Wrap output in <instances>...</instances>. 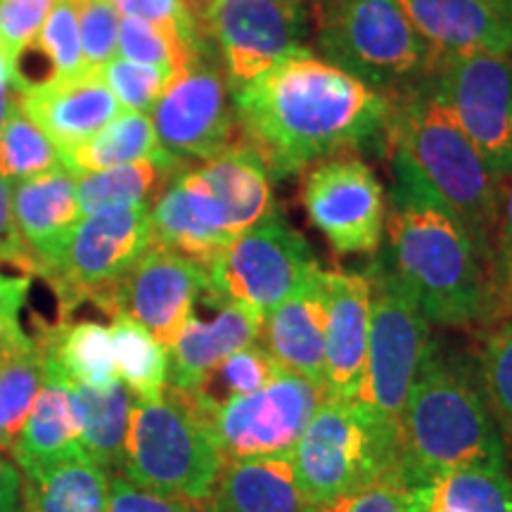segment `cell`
<instances>
[{"label":"cell","mask_w":512,"mask_h":512,"mask_svg":"<svg viewBox=\"0 0 512 512\" xmlns=\"http://www.w3.org/2000/svg\"><path fill=\"white\" fill-rule=\"evenodd\" d=\"M240 140L271 178L302 174L347 150H387L392 98L323 62L290 57L233 93Z\"/></svg>","instance_id":"obj_1"},{"label":"cell","mask_w":512,"mask_h":512,"mask_svg":"<svg viewBox=\"0 0 512 512\" xmlns=\"http://www.w3.org/2000/svg\"><path fill=\"white\" fill-rule=\"evenodd\" d=\"M387 247L380 254L427 320L470 328L498 311V268L399 147L389 145Z\"/></svg>","instance_id":"obj_2"},{"label":"cell","mask_w":512,"mask_h":512,"mask_svg":"<svg viewBox=\"0 0 512 512\" xmlns=\"http://www.w3.org/2000/svg\"><path fill=\"white\" fill-rule=\"evenodd\" d=\"M472 465H505L482 377L437 342L422 358L399 425V477L411 486Z\"/></svg>","instance_id":"obj_3"},{"label":"cell","mask_w":512,"mask_h":512,"mask_svg":"<svg viewBox=\"0 0 512 512\" xmlns=\"http://www.w3.org/2000/svg\"><path fill=\"white\" fill-rule=\"evenodd\" d=\"M392 102L387 147L394 145L403 150L430 188L458 216L477 247L501 264V178L489 169L486 159L465 136L430 79L413 91L392 98Z\"/></svg>","instance_id":"obj_4"},{"label":"cell","mask_w":512,"mask_h":512,"mask_svg":"<svg viewBox=\"0 0 512 512\" xmlns=\"http://www.w3.org/2000/svg\"><path fill=\"white\" fill-rule=\"evenodd\" d=\"M313 53L366 83L399 98L430 79L437 55L396 0H309Z\"/></svg>","instance_id":"obj_5"},{"label":"cell","mask_w":512,"mask_h":512,"mask_svg":"<svg viewBox=\"0 0 512 512\" xmlns=\"http://www.w3.org/2000/svg\"><path fill=\"white\" fill-rule=\"evenodd\" d=\"M226 456L211 422L188 394L166 387L159 401L131 403L119 475L166 498L207 501Z\"/></svg>","instance_id":"obj_6"},{"label":"cell","mask_w":512,"mask_h":512,"mask_svg":"<svg viewBox=\"0 0 512 512\" xmlns=\"http://www.w3.org/2000/svg\"><path fill=\"white\" fill-rule=\"evenodd\" d=\"M292 467L306 505L399 477V425L361 401L323 399L294 446Z\"/></svg>","instance_id":"obj_7"},{"label":"cell","mask_w":512,"mask_h":512,"mask_svg":"<svg viewBox=\"0 0 512 512\" xmlns=\"http://www.w3.org/2000/svg\"><path fill=\"white\" fill-rule=\"evenodd\" d=\"M370 280V337L356 401L382 420L401 425L408 394L430 347V320L392 266L377 256Z\"/></svg>","instance_id":"obj_8"},{"label":"cell","mask_w":512,"mask_h":512,"mask_svg":"<svg viewBox=\"0 0 512 512\" xmlns=\"http://www.w3.org/2000/svg\"><path fill=\"white\" fill-rule=\"evenodd\" d=\"M150 247V207L105 209L81 216L46 273L60 299L62 320L83 302H93L112 316L117 287Z\"/></svg>","instance_id":"obj_9"},{"label":"cell","mask_w":512,"mask_h":512,"mask_svg":"<svg viewBox=\"0 0 512 512\" xmlns=\"http://www.w3.org/2000/svg\"><path fill=\"white\" fill-rule=\"evenodd\" d=\"M320 271L313 249L278 209L230 240L214 266L209 287L223 297L271 313Z\"/></svg>","instance_id":"obj_10"},{"label":"cell","mask_w":512,"mask_h":512,"mask_svg":"<svg viewBox=\"0 0 512 512\" xmlns=\"http://www.w3.org/2000/svg\"><path fill=\"white\" fill-rule=\"evenodd\" d=\"M202 31L226 72L230 93L290 57L313 53L309 0H216Z\"/></svg>","instance_id":"obj_11"},{"label":"cell","mask_w":512,"mask_h":512,"mask_svg":"<svg viewBox=\"0 0 512 512\" xmlns=\"http://www.w3.org/2000/svg\"><path fill=\"white\" fill-rule=\"evenodd\" d=\"M430 83L489 169L512 178V53L437 57Z\"/></svg>","instance_id":"obj_12"},{"label":"cell","mask_w":512,"mask_h":512,"mask_svg":"<svg viewBox=\"0 0 512 512\" xmlns=\"http://www.w3.org/2000/svg\"><path fill=\"white\" fill-rule=\"evenodd\" d=\"M299 200L311 226L339 256H375L382 247L387 195L361 157L335 155L311 164Z\"/></svg>","instance_id":"obj_13"},{"label":"cell","mask_w":512,"mask_h":512,"mask_svg":"<svg viewBox=\"0 0 512 512\" xmlns=\"http://www.w3.org/2000/svg\"><path fill=\"white\" fill-rule=\"evenodd\" d=\"M150 112L159 143L181 159L209 162L240 138L233 93L214 48L171 76Z\"/></svg>","instance_id":"obj_14"},{"label":"cell","mask_w":512,"mask_h":512,"mask_svg":"<svg viewBox=\"0 0 512 512\" xmlns=\"http://www.w3.org/2000/svg\"><path fill=\"white\" fill-rule=\"evenodd\" d=\"M323 399V389L280 368L264 389L223 403L207 418L226 463L290 458Z\"/></svg>","instance_id":"obj_15"},{"label":"cell","mask_w":512,"mask_h":512,"mask_svg":"<svg viewBox=\"0 0 512 512\" xmlns=\"http://www.w3.org/2000/svg\"><path fill=\"white\" fill-rule=\"evenodd\" d=\"M207 287V268L152 242L117 287L112 316L126 313L138 320L169 351Z\"/></svg>","instance_id":"obj_16"},{"label":"cell","mask_w":512,"mask_h":512,"mask_svg":"<svg viewBox=\"0 0 512 512\" xmlns=\"http://www.w3.org/2000/svg\"><path fill=\"white\" fill-rule=\"evenodd\" d=\"M183 183L202 221L226 240H235L275 209L264 159L240 138L200 169H185Z\"/></svg>","instance_id":"obj_17"},{"label":"cell","mask_w":512,"mask_h":512,"mask_svg":"<svg viewBox=\"0 0 512 512\" xmlns=\"http://www.w3.org/2000/svg\"><path fill=\"white\" fill-rule=\"evenodd\" d=\"M204 302L209 304L211 313L200 316L197 309H192L174 347L166 351L169 356L166 387L183 394L195 392L204 375L219 366L223 358L254 344L264 328V313L233 302L211 287L204 290Z\"/></svg>","instance_id":"obj_18"},{"label":"cell","mask_w":512,"mask_h":512,"mask_svg":"<svg viewBox=\"0 0 512 512\" xmlns=\"http://www.w3.org/2000/svg\"><path fill=\"white\" fill-rule=\"evenodd\" d=\"M325 399L356 401L370 337V280L366 273H325Z\"/></svg>","instance_id":"obj_19"},{"label":"cell","mask_w":512,"mask_h":512,"mask_svg":"<svg viewBox=\"0 0 512 512\" xmlns=\"http://www.w3.org/2000/svg\"><path fill=\"white\" fill-rule=\"evenodd\" d=\"M19 110L34 121L57 152L86 143L121 112L100 72L48 79L19 91Z\"/></svg>","instance_id":"obj_20"},{"label":"cell","mask_w":512,"mask_h":512,"mask_svg":"<svg viewBox=\"0 0 512 512\" xmlns=\"http://www.w3.org/2000/svg\"><path fill=\"white\" fill-rule=\"evenodd\" d=\"M437 57L512 53V0H396Z\"/></svg>","instance_id":"obj_21"},{"label":"cell","mask_w":512,"mask_h":512,"mask_svg":"<svg viewBox=\"0 0 512 512\" xmlns=\"http://www.w3.org/2000/svg\"><path fill=\"white\" fill-rule=\"evenodd\" d=\"M325 302L323 268L297 294L264 316V349L283 370L302 375L325 394Z\"/></svg>","instance_id":"obj_22"},{"label":"cell","mask_w":512,"mask_h":512,"mask_svg":"<svg viewBox=\"0 0 512 512\" xmlns=\"http://www.w3.org/2000/svg\"><path fill=\"white\" fill-rule=\"evenodd\" d=\"M12 211L19 235L36 259L38 275L46 278L69 233L81 221L76 176L57 166L48 174L17 181L12 185Z\"/></svg>","instance_id":"obj_23"},{"label":"cell","mask_w":512,"mask_h":512,"mask_svg":"<svg viewBox=\"0 0 512 512\" xmlns=\"http://www.w3.org/2000/svg\"><path fill=\"white\" fill-rule=\"evenodd\" d=\"M79 451H83L81 420L72 382L53 366L46 354V377L10 456L22 472Z\"/></svg>","instance_id":"obj_24"},{"label":"cell","mask_w":512,"mask_h":512,"mask_svg":"<svg viewBox=\"0 0 512 512\" xmlns=\"http://www.w3.org/2000/svg\"><path fill=\"white\" fill-rule=\"evenodd\" d=\"M202 512H306L290 458L228 460Z\"/></svg>","instance_id":"obj_25"},{"label":"cell","mask_w":512,"mask_h":512,"mask_svg":"<svg viewBox=\"0 0 512 512\" xmlns=\"http://www.w3.org/2000/svg\"><path fill=\"white\" fill-rule=\"evenodd\" d=\"M110 479L86 451L22 470V512H107Z\"/></svg>","instance_id":"obj_26"},{"label":"cell","mask_w":512,"mask_h":512,"mask_svg":"<svg viewBox=\"0 0 512 512\" xmlns=\"http://www.w3.org/2000/svg\"><path fill=\"white\" fill-rule=\"evenodd\" d=\"M183 169H188L185 159L169 155L76 176V200L81 216L105 209L152 207L159 192Z\"/></svg>","instance_id":"obj_27"},{"label":"cell","mask_w":512,"mask_h":512,"mask_svg":"<svg viewBox=\"0 0 512 512\" xmlns=\"http://www.w3.org/2000/svg\"><path fill=\"white\" fill-rule=\"evenodd\" d=\"M408 512H512L505 465H472L406 491Z\"/></svg>","instance_id":"obj_28"},{"label":"cell","mask_w":512,"mask_h":512,"mask_svg":"<svg viewBox=\"0 0 512 512\" xmlns=\"http://www.w3.org/2000/svg\"><path fill=\"white\" fill-rule=\"evenodd\" d=\"M159 143L155 124L145 112H119L86 143L62 152V166L74 176L105 171L112 166L140 162V159L169 157Z\"/></svg>","instance_id":"obj_29"},{"label":"cell","mask_w":512,"mask_h":512,"mask_svg":"<svg viewBox=\"0 0 512 512\" xmlns=\"http://www.w3.org/2000/svg\"><path fill=\"white\" fill-rule=\"evenodd\" d=\"M43 344L53 366L72 384L107 389L119 380L114 366V349L110 328L83 320V323H60L43 330Z\"/></svg>","instance_id":"obj_30"},{"label":"cell","mask_w":512,"mask_h":512,"mask_svg":"<svg viewBox=\"0 0 512 512\" xmlns=\"http://www.w3.org/2000/svg\"><path fill=\"white\" fill-rule=\"evenodd\" d=\"M81 420V446L107 472L121 467L133 396L119 380L107 389L72 384Z\"/></svg>","instance_id":"obj_31"},{"label":"cell","mask_w":512,"mask_h":512,"mask_svg":"<svg viewBox=\"0 0 512 512\" xmlns=\"http://www.w3.org/2000/svg\"><path fill=\"white\" fill-rule=\"evenodd\" d=\"M110 335L119 382L136 401L162 399L169 384V356L162 344L126 313L112 316Z\"/></svg>","instance_id":"obj_32"},{"label":"cell","mask_w":512,"mask_h":512,"mask_svg":"<svg viewBox=\"0 0 512 512\" xmlns=\"http://www.w3.org/2000/svg\"><path fill=\"white\" fill-rule=\"evenodd\" d=\"M278 373L280 366L273 361V356L254 342L223 358L219 366L209 370L204 380L197 384L195 392L188 396L197 403V408L204 415H209L223 403L264 389Z\"/></svg>","instance_id":"obj_33"},{"label":"cell","mask_w":512,"mask_h":512,"mask_svg":"<svg viewBox=\"0 0 512 512\" xmlns=\"http://www.w3.org/2000/svg\"><path fill=\"white\" fill-rule=\"evenodd\" d=\"M46 377V344L36 335L34 347L0 366V451L12 446L29 418L38 389Z\"/></svg>","instance_id":"obj_34"},{"label":"cell","mask_w":512,"mask_h":512,"mask_svg":"<svg viewBox=\"0 0 512 512\" xmlns=\"http://www.w3.org/2000/svg\"><path fill=\"white\" fill-rule=\"evenodd\" d=\"M62 166L60 152L22 110L10 114L0 128V176L5 181H27Z\"/></svg>","instance_id":"obj_35"},{"label":"cell","mask_w":512,"mask_h":512,"mask_svg":"<svg viewBox=\"0 0 512 512\" xmlns=\"http://www.w3.org/2000/svg\"><path fill=\"white\" fill-rule=\"evenodd\" d=\"M48 62V79H69L81 72H88L83 64L81 31H79V5L76 0H55L48 12L46 24L38 31V38L31 43Z\"/></svg>","instance_id":"obj_36"},{"label":"cell","mask_w":512,"mask_h":512,"mask_svg":"<svg viewBox=\"0 0 512 512\" xmlns=\"http://www.w3.org/2000/svg\"><path fill=\"white\" fill-rule=\"evenodd\" d=\"M479 377L503 444L512 451V320L486 342Z\"/></svg>","instance_id":"obj_37"},{"label":"cell","mask_w":512,"mask_h":512,"mask_svg":"<svg viewBox=\"0 0 512 512\" xmlns=\"http://www.w3.org/2000/svg\"><path fill=\"white\" fill-rule=\"evenodd\" d=\"M100 76L117 98L121 110L126 112H150L162 95L166 81L171 79L164 69L124 60V57H112L100 69Z\"/></svg>","instance_id":"obj_38"},{"label":"cell","mask_w":512,"mask_h":512,"mask_svg":"<svg viewBox=\"0 0 512 512\" xmlns=\"http://www.w3.org/2000/svg\"><path fill=\"white\" fill-rule=\"evenodd\" d=\"M83 64L88 72H100L117 53L119 12L112 0H76Z\"/></svg>","instance_id":"obj_39"},{"label":"cell","mask_w":512,"mask_h":512,"mask_svg":"<svg viewBox=\"0 0 512 512\" xmlns=\"http://www.w3.org/2000/svg\"><path fill=\"white\" fill-rule=\"evenodd\" d=\"M31 275L0 273V366L34 347L36 337L22 328V311L27 306Z\"/></svg>","instance_id":"obj_40"},{"label":"cell","mask_w":512,"mask_h":512,"mask_svg":"<svg viewBox=\"0 0 512 512\" xmlns=\"http://www.w3.org/2000/svg\"><path fill=\"white\" fill-rule=\"evenodd\" d=\"M112 3L119 15L143 19L147 24L178 34L188 46L197 50L211 48L202 27L190 17L181 0H112Z\"/></svg>","instance_id":"obj_41"},{"label":"cell","mask_w":512,"mask_h":512,"mask_svg":"<svg viewBox=\"0 0 512 512\" xmlns=\"http://www.w3.org/2000/svg\"><path fill=\"white\" fill-rule=\"evenodd\" d=\"M55 0H0V41L12 60L36 41Z\"/></svg>","instance_id":"obj_42"},{"label":"cell","mask_w":512,"mask_h":512,"mask_svg":"<svg viewBox=\"0 0 512 512\" xmlns=\"http://www.w3.org/2000/svg\"><path fill=\"white\" fill-rule=\"evenodd\" d=\"M406 491L399 477H387L325 503L309 505L306 512H408Z\"/></svg>","instance_id":"obj_43"},{"label":"cell","mask_w":512,"mask_h":512,"mask_svg":"<svg viewBox=\"0 0 512 512\" xmlns=\"http://www.w3.org/2000/svg\"><path fill=\"white\" fill-rule=\"evenodd\" d=\"M107 512H202L197 503L183 498H166L138 489L124 477L110 479V508Z\"/></svg>","instance_id":"obj_44"},{"label":"cell","mask_w":512,"mask_h":512,"mask_svg":"<svg viewBox=\"0 0 512 512\" xmlns=\"http://www.w3.org/2000/svg\"><path fill=\"white\" fill-rule=\"evenodd\" d=\"M0 264L22 268L29 275H38V264L19 235L15 211H12V185L0 176Z\"/></svg>","instance_id":"obj_45"},{"label":"cell","mask_w":512,"mask_h":512,"mask_svg":"<svg viewBox=\"0 0 512 512\" xmlns=\"http://www.w3.org/2000/svg\"><path fill=\"white\" fill-rule=\"evenodd\" d=\"M0 512H22V472L0 451Z\"/></svg>","instance_id":"obj_46"},{"label":"cell","mask_w":512,"mask_h":512,"mask_svg":"<svg viewBox=\"0 0 512 512\" xmlns=\"http://www.w3.org/2000/svg\"><path fill=\"white\" fill-rule=\"evenodd\" d=\"M498 254L501 264L512 278V185L508 192H503V209H501V230H498Z\"/></svg>","instance_id":"obj_47"},{"label":"cell","mask_w":512,"mask_h":512,"mask_svg":"<svg viewBox=\"0 0 512 512\" xmlns=\"http://www.w3.org/2000/svg\"><path fill=\"white\" fill-rule=\"evenodd\" d=\"M17 107H19L17 86H10L5 88V91H0V128L5 126V121L10 119V114L15 112Z\"/></svg>","instance_id":"obj_48"},{"label":"cell","mask_w":512,"mask_h":512,"mask_svg":"<svg viewBox=\"0 0 512 512\" xmlns=\"http://www.w3.org/2000/svg\"><path fill=\"white\" fill-rule=\"evenodd\" d=\"M15 86V60H12L5 46H0V91Z\"/></svg>","instance_id":"obj_49"},{"label":"cell","mask_w":512,"mask_h":512,"mask_svg":"<svg viewBox=\"0 0 512 512\" xmlns=\"http://www.w3.org/2000/svg\"><path fill=\"white\" fill-rule=\"evenodd\" d=\"M214 3H216V0H181L183 8L190 12V17L195 19V22L200 24V27H202L204 17L209 15V10L214 8Z\"/></svg>","instance_id":"obj_50"},{"label":"cell","mask_w":512,"mask_h":512,"mask_svg":"<svg viewBox=\"0 0 512 512\" xmlns=\"http://www.w3.org/2000/svg\"><path fill=\"white\" fill-rule=\"evenodd\" d=\"M0 46H3V41H0Z\"/></svg>","instance_id":"obj_51"},{"label":"cell","mask_w":512,"mask_h":512,"mask_svg":"<svg viewBox=\"0 0 512 512\" xmlns=\"http://www.w3.org/2000/svg\"><path fill=\"white\" fill-rule=\"evenodd\" d=\"M510 283H512V278H510Z\"/></svg>","instance_id":"obj_52"}]
</instances>
